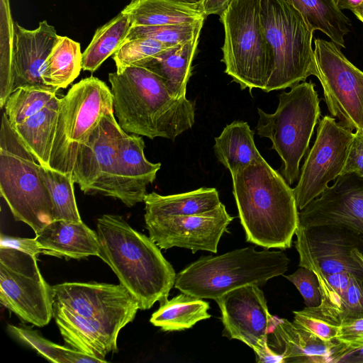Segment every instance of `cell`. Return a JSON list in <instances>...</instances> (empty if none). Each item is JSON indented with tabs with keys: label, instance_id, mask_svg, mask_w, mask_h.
<instances>
[{
	"label": "cell",
	"instance_id": "1",
	"mask_svg": "<svg viewBox=\"0 0 363 363\" xmlns=\"http://www.w3.org/2000/svg\"><path fill=\"white\" fill-rule=\"evenodd\" d=\"M114 116L126 133L172 141L191 128L195 103L176 99L162 79L143 66H130L108 74Z\"/></svg>",
	"mask_w": 363,
	"mask_h": 363
},
{
	"label": "cell",
	"instance_id": "2",
	"mask_svg": "<svg viewBox=\"0 0 363 363\" xmlns=\"http://www.w3.org/2000/svg\"><path fill=\"white\" fill-rule=\"evenodd\" d=\"M247 242L266 249L291 246L299 218L293 189L263 157L231 174Z\"/></svg>",
	"mask_w": 363,
	"mask_h": 363
},
{
	"label": "cell",
	"instance_id": "3",
	"mask_svg": "<svg viewBox=\"0 0 363 363\" xmlns=\"http://www.w3.org/2000/svg\"><path fill=\"white\" fill-rule=\"evenodd\" d=\"M98 257L106 263L133 296L140 310L167 298L177 274L160 247L134 230L121 216L104 214L97 219Z\"/></svg>",
	"mask_w": 363,
	"mask_h": 363
},
{
	"label": "cell",
	"instance_id": "4",
	"mask_svg": "<svg viewBox=\"0 0 363 363\" xmlns=\"http://www.w3.org/2000/svg\"><path fill=\"white\" fill-rule=\"evenodd\" d=\"M290 259L283 251H257L254 247L217 256L203 257L177 274L174 287L181 292L216 300L247 285L262 286L283 275Z\"/></svg>",
	"mask_w": 363,
	"mask_h": 363
},
{
	"label": "cell",
	"instance_id": "5",
	"mask_svg": "<svg viewBox=\"0 0 363 363\" xmlns=\"http://www.w3.org/2000/svg\"><path fill=\"white\" fill-rule=\"evenodd\" d=\"M0 192L16 220L38 234L55 220L52 200L42 165L3 113L0 130Z\"/></svg>",
	"mask_w": 363,
	"mask_h": 363
},
{
	"label": "cell",
	"instance_id": "6",
	"mask_svg": "<svg viewBox=\"0 0 363 363\" xmlns=\"http://www.w3.org/2000/svg\"><path fill=\"white\" fill-rule=\"evenodd\" d=\"M260 19L272 53V70L263 90L292 87L310 75L318 77L313 30L286 0H261Z\"/></svg>",
	"mask_w": 363,
	"mask_h": 363
},
{
	"label": "cell",
	"instance_id": "7",
	"mask_svg": "<svg viewBox=\"0 0 363 363\" xmlns=\"http://www.w3.org/2000/svg\"><path fill=\"white\" fill-rule=\"evenodd\" d=\"M278 97L274 113L257 108L256 129L259 137L272 141V149L282 161L281 174L291 185L299 178L300 162L309 149L314 128L319 121L320 99L312 81L298 83Z\"/></svg>",
	"mask_w": 363,
	"mask_h": 363
},
{
	"label": "cell",
	"instance_id": "8",
	"mask_svg": "<svg viewBox=\"0 0 363 363\" xmlns=\"http://www.w3.org/2000/svg\"><path fill=\"white\" fill-rule=\"evenodd\" d=\"M261 0H233L220 16L225 30L221 48L225 72L241 89H264L272 53L260 19Z\"/></svg>",
	"mask_w": 363,
	"mask_h": 363
},
{
	"label": "cell",
	"instance_id": "9",
	"mask_svg": "<svg viewBox=\"0 0 363 363\" xmlns=\"http://www.w3.org/2000/svg\"><path fill=\"white\" fill-rule=\"evenodd\" d=\"M109 113H113V96L104 82L89 77L72 85L60 99L48 167L72 173L79 146Z\"/></svg>",
	"mask_w": 363,
	"mask_h": 363
},
{
	"label": "cell",
	"instance_id": "10",
	"mask_svg": "<svg viewBox=\"0 0 363 363\" xmlns=\"http://www.w3.org/2000/svg\"><path fill=\"white\" fill-rule=\"evenodd\" d=\"M0 302L24 321L43 327L53 318L54 291L36 256L0 247Z\"/></svg>",
	"mask_w": 363,
	"mask_h": 363
},
{
	"label": "cell",
	"instance_id": "11",
	"mask_svg": "<svg viewBox=\"0 0 363 363\" xmlns=\"http://www.w3.org/2000/svg\"><path fill=\"white\" fill-rule=\"evenodd\" d=\"M314 55L328 109L339 123L363 130V72L333 41L315 39Z\"/></svg>",
	"mask_w": 363,
	"mask_h": 363
},
{
	"label": "cell",
	"instance_id": "12",
	"mask_svg": "<svg viewBox=\"0 0 363 363\" xmlns=\"http://www.w3.org/2000/svg\"><path fill=\"white\" fill-rule=\"evenodd\" d=\"M221 312L223 335L250 347L258 363H284L281 355L268 345V335L279 318L270 314L259 286L247 285L216 300Z\"/></svg>",
	"mask_w": 363,
	"mask_h": 363
},
{
	"label": "cell",
	"instance_id": "13",
	"mask_svg": "<svg viewBox=\"0 0 363 363\" xmlns=\"http://www.w3.org/2000/svg\"><path fill=\"white\" fill-rule=\"evenodd\" d=\"M312 148L301 167L294 190L298 211L318 197L330 182L341 175L354 133L325 116L317 128Z\"/></svg>",
	"mask_w": 363,
	"mask_h": 363
},
{
	"label": "cell",
	"instance_id": "14",
	"mask_svg": "<svg viewBox=\"0 0 363 363\" xmlns=\"http://www.w3.org/2000/svg\"><path fill=\"white\" fill-rule=\"evenodd\" d=\"M299 267L324 275L347 272L363 279V270L352 252H363V237L342 225H321L296 230Z\"/></svg>",
	"mask_w": 363,
	"mask_h": 363
},
{
	"label": "cell",
	"instance_id": "15",
	"mask_svg": "<svg viewBox=\"0 0 363 363\" xmlns=\"http://www.w3.org/2000/svg\"><path fill=\"white\" fill-rule=\"evenodd\" d=\"M54 303L119 331L132 322L139 305L121 284L64 282L53 286Z\"/></svg>",
	"mask_w": 363,
	"mask_h": 363
},
{
	"label": "cell",
	"instance_id": "16",
	"mask_svg": "<svg viewBox=\"0 0 363 363\" xmlns=\"http://www.w3.org/2000/svg\"><path fill=\"white\" fill-rule=\"evenodd\" d=\"M127 134L114 113L104 115L77 151L72 177L86 194L114 196V172L121 139Z\"/></svg>",
	"mask_w": 363,
	"mask_h": 363
},
{
	"label": "cell",
	"instance_id": "17",
	"mask_svg": "<svg viewBox=\"0 0 363 363\" xmlns=\"http://www.w3.org/2000/svg\"><path fill=\"white\" fill-rule=\"evenodd\" d=\"M149 237L160 249L186 248L216 253L221 236L233 220L222 203L215 209L189 216H144Z\"/></svg>",
	"mask_w": 363,
	"mask_h": 363
},
{
	"label": "cell",
	"instance_id": "18",
	"mask_svg": "<svg viewBox=\"0 0 363 363\" xmlns=\"http://www.w3.org/2000/svg\"><path fill=\"white\" fill-rule=\"evenodd\" d=\"M298 225H337L363 237V177L347 173L336 178L318 197L299 211Z\"/></svg>",
	"mask_w": 363,
	"mask_h": 363
},
{
	"label": "cell",
	"instance_id": "19",
	"mask_svg": "<svg viewBox=\"0 0 363 363\" xmlns=\"http://www.w3.org/2000/svg\"><path fill=\"white\" fill-rule=\"evenodd\" d=\"M13 28V91L21 87L48 86L41 72L59 35L55 28L43 21L34 30H28L16 22Z\"/></svg>",
	"mask_w": 363,
	"mask_h": 363
},
{
	"label": "cell",
	"instance_id": "20",
	"mask_svg": "<svg viewBox=\"0 0 363 363\" xmlns=\"http://www.w3.org/2000/svg\"><path fill=\"white\" fill-rule=\"evenodd\" d=\"M141 135L126 134L121 140L114 172V196L128 207L144 201L147 186L156 179L160 163L149 162Z\"/></svg>",
	"mask_w": 363,
	"mask_h": 363
},
{
	"label": "cell",
	"instance_id": "21",
	"mask_svg": "<svg viewBox=\"0 0 363 363\" xmlns=\"http://www.w3.org/2000/svg\"><path fill=\"white\" fill-rule=\"evenodd\" d=\"M53 318L66 344L88 355L105 360L116 352L119 330L84 318L69 308L54 303Z\"/></svg>",
	"mask_w": 363,
	"mask_h": 363
},
{
	"label": "cell",
	"instance_id": "22",
	"mask_svg": "<svg viewBox=\"0 0 363 363\" xmlns=\"http://www.w3.org/2000/svg\"><path fill=\"white\" fill-rule=\"evenodd\" d=\"M267 342L272 350L282 356L284 363L330 362L337 343L323 340L285 318H278L268 335Z\"/></svg>",
	"mask_w": 363,
	"mask_h": 363
},
{
	"label": "cell",
	"instance_id": "23",
	"mask_svg": "<svg viewBox=\"0 0 363 363\" xmlns=\"http://www.w3.org/2000/svg\"><path fill=\"white\" fill-rule=\"evenodd\" d=\"M35 235L45 255L66 259L99 255L97 233L82 221L55 220Z\"/></svg>",
	"mask_w": 363,
	"mask_h": 363
},
{
	"label": "cell",
	"instance_id": "24",
	"mask_svg": "<svg viewBox=\"0 0 363 363\" xmlns=\"http://www.w3.org/2000/svg\"><path fill=\"white\" fill-rule=\"evenodd\" d=\"M122 11L132 26L194 23L206 18L199 1L184 0H132Z\"/></svg>",
	"mask_w": 363,
	"mask_h": 363
},
{
	"label": "cell",
	"instance_id": "25",
	"mask_svg": "<svg viewBox=\"0 0 363 363\" xmlns=\"http://www.w3.org/2000/svg\"><path fill=\"white\" fill-rule=\"evenodd\" d=\"M143 202L145 216H148L199 214L213 210L221 203L216 189L206 187L167 196L152 192L145 195Z\"/></svg>",
	"mask_w": 363,
	"mask_h": 363
},
{
	"label": "cell",
	"instance_id": "26",
	"mask_svg": "<svg viewBox=\"0 0 363 363\" xmlns=\"http://www.w3.org/2000/svg\"><path fill=\"white\" fill-rule=\"evenodd\" d=\"M200 33L161 54L145 66L162 79L169 94L176 99L186 96Z\"/></svg>",
	"mask_w": 363,
	"mask_h": 363
},
{
	"label": "cell",
	"instance_id": "27",
	"mask_svg": "<svg viewBox=\"0 0 363 363\" xmlns=\"http://www.w3.org/2000/svg\"><path fill=\"white\" fill-rule=\"evenodd\" d=\"M213 150L219 162L230 174L262 157L255 145L254 131L242 121L226 125L215 138Z\"/></svg>",
	"mask_w": 363,
	"mask_h": 363
},
{
	"label": "cell",
	"instance_id": "28",
	"mask_svg": "<svg viewBox=\"0 0 363 363\" xmlns=\"http://www.w3.org/2000/svg\"><path fill=\"white\" fill-rule=\"evenodd\" d=\"M60 99L55 96L42 110L12 127L39 163L48 167Z\"/></svg>",
	"mask_w": 363,
	"mask_h": 363
},
{
	"label": "cell",
	"instance_id": "29",
	"mask_svg": "<svg viewBox=\"0 0 363 363\" xmlns=\"http://www.w3.org/2000/svg\"><path fill=\"white\" fill-rule=\"evenodd\" d=\"M160 308L150 321L163 331H180L192 328L198 322L211 318L209 303L185 293L160 302Z\"/></svg>",
	"mask_w": 363,
	"mask_h": 363
},
{
	"label": "cell",
	"instance_id": "30",
	"mask_svg": "<svg viewBox=\"0 0 363 363\" xmlns=\"http://www.w3.org/2000/svg\"><path fill=\"white\" fill-rule=\"evenodd\" d=\"M303 17L313 30H320L339 47L345 48V36L351 30V21L333 0H286Z\"/></svg>",
	"mask_w": 363,
	"mask_h": 363
},
{
	"label": "cell",
	"instance_id": "31",
	"mask_svg": "<svg viewBox=\"0 0 363 363\" xmlns=\"http://www.w3.org/2000/svg\"><path fill=\"white\" fill-rule=\"evenodd\" d=\"M82 62L80 44L67 36L58 35L42 68L44 83L57 90L66 88L79 75Z\"/></svg>",
	"mask_w": 363,
	"mask_h": 363
},
{
	"label": "cell",
	"instance_id": "32",
	"mask_svg": "<svg viewBox=\"0 0 363 363\" xmlns=\"http://www.w3.org/2000/svg\"><path fill=\"white\" fill-rule=\"evenodd\" d=\"M132 25L128 15L122 11L94 33L82 53V69L94 72L124 43Z\"/></svg>",
	"mask_w": 363,
	"mask_h": 363
},
{
	"label": "cell",
	"instance_id": "33",
	"mask_svg": "<svg viewBox=\"0 0 363 363\" xmlns=\"http://www.w3.org/2000/svg\"><path fill=\"white\" fill-rule=\"evenodd\" d=\"M8 332L18 341L35 350L50 362L56 363H103L107 361L88 355L71 347L57 345L37 331L9 324Z\"/></svg>",
	"mask_w": 363,
	"mask_h": 363
},
{
	"label": "cell",
	"instance_id": "34",
	"mask_svg": "<svg viewBox=\"0 0 363 363\" xmlns=\"http://www.w3.org/2000/svg\"><path fill=\"white\" fill-rule=\"evenodd\" d=\"M51 86L21 87L11 92L4 104V112L14 127L42 110L55 96Z\"/></svg>",
	"mask_w": 363,
	"mask_h": 363
},
{
	"label": "cell",
	"instance_id": "35",
	"mask_svg": "<svg viewBox=\"0 0 363 363\" xmlns=\"http://www.w3.org/2000/svg\"><path fill=\"white\" fill-rule=\"evenodd\" d=\"M42 167L53 203L55 220L82 221L76 203L72 173H62L43 165Z\"/></svg>",
	"mask_w": 363,
	"mask_h": 363
},
{
	"label": "cell",
	"instance_id": "36",
	"mask_svg": "<svg viewBox=\"0 0 363 363\" xmlns=\"http://www.w3.org/2000/svg\"><path fill=\"white\" fill-rule=\"evenodd\" d=\"M318 279L321 302L309 307L316 315L340 325V312L352 273L342 272L324 275L314 272Z\"/></svg>",
	"mask_w": 363,
	"mask_h": 363
},
{
	"label": "cell",
	"instance_id": "37",
	"mask_svg": "<svg viewBox=\"0 0 363 363\" xmlns=\"http://www.w3.org/2000/svg\"><path fill=\"white\" fill-rule=\"evenodd\" d=\"M172 48L152 38H140L124 41L112 57L116 69L130 66L145 67L152 60Z\"/></svg>",
	"mask_w": 363,
	"mask_h": 363
},
{
	"label": "cell",
	"instance_id": "38",
	"mask_svg": "<svg viewBox=\"0 0 363 363\" xmlns=\"http://www.w3.org/2000/svg\"><path fill=\"white\" fill-rule=\"evenodd\" d=\"M204 21L164 26H131L125 40L152 38L169 46H178L201 33Z\"/></svg>",
	"mask_w": 363,
	"mask_h": 363
},
{
	"label": "cell",
	"instance_id": "39",
	"mask_svg": "<svg viewBox=\"0 0 363 363\" xmlns=\"http://www.w3.org/2000/svg\"><path fill=\"white\" fill-rule=\"evenodd\" d=\"M337 343L330 362H339L345 356L363 347V318L342 322L335 340Z\"/></svg>",
	"mask_w": 363,
	"mask_h": 363
},
{
	"label": "cell",
	"instance_id": "40",
	"mask_svg": "<svg viewBox=\"0 0 363 363\" xmlns=\"http://www.w3.org/2000/svg\"><path fill=\"white\" fill-rule=\"evenodd\" d=\"M294 322L300 327L313 333L325 341L335 340L340 325L330 323L315 314L309 307L300 311H294Z\"/></svg>",
	"mask_w": 363,
	"mask_h": 363
},
{
	"label": "cell",
	"instance_id": "41",
	"mask_svg": "<svg viewBox=\"0 0 363 363\" xmlns=\"http://www.w3.org/2000/svg\"><path fill=\"white\" fill-rule=\"evenodd\" d=\"M300 292L306 307H315L321 302L319 281L311 269L299 267L293 274L284 276Z\"/></svg>",
	"mask_w": 363,
	"mask_h": 363
},
{
	"label": "cell",
	"instance_id": "42",
	"mask_svg": "<svg viewBox=\"0 0 363 363\" xmlns=\"http://www.w3.org/2000/svg\"><path fill=\"white\" fill-rule=\"evenodd\" d=\"M363 318V279L352 274L340 312L342 322Z\"/></svg>",
	"mask_w": 363,
	"mask_h": 363
},
{
	"label": "cell",
	"instance_id": "43",
	"mask_svg": "<svg viewBox=\"0 0 363 363\" xmlns=\"http://www.w3.org/2000/svg\"><path fill=\"white\" fill-rule=\"evenodd\" d=\"M352 173L363 177V130H356L341 174Z\"/></svg>",
	"mask_w": 363,
	"mask_h": 363
},
{
	"label": "cell",
	"instance_id": "44",
	"mask_svg": "<svg viewBox=\"0 0 363 363\" xmlns=\"http://www.w3.org/2000/svg\"><path fill=\"white\" fill-rule=\"evenodd\" d=\"M0 247L13 248L33 256L43 253L42 249L35 238H24L1 234Z\"/></svg>",
	"mask_w": 363,
	"mask_h": 363
},
{
	"label": "cell",
	"instance_id": "45",
	"mask_svg": "<svg viewBox=\"0 0 363 363\" xmlns=\"http://www.w3.org/2000/svg\"><path fill=\"white\" fill-rule=\"evenodd\" d=\"M233 0H200L202 11L207 17L211 14L220 16L229 7Z\"/></svg>",
	"mask_w": 363,
	"mask_h": 363
},
{
	"label": "cell",
	"instance_id": "46",
	"mask_svg": "<svg viewBox=\"0 0 363 363\" xmlns=\"http://www.w3.org/2000/svg\"><path fill=\"white\" fill-rule=\"evenodd\" d=\"M339 362L341 363H363V347L352 351L343 357Z\"/></svg>",
	"mask_w": 363,
	"mask_h": 363
},
{
	"label": "cell",
	"instance_id": "47",
	"mask_svg": "<svg viewBox=\"0 0 363 363\" xmlns=\"http://www.w3.org/2000/svg\"><path fill=\"white\" fill-rule=\"evenodd\" d=\"M335 5L340 9L355 10L362 3L363 0H333Z\"/></svg>",
	"mask_w": 363,
	"mask_h": 363
},
{
	"label": "cell",
	"instance_id": "48",
	"mask_svg": "<svg viewBox=\"0 0 363 363\" xmlns=\"http://www.w3.org/2000/svg\"><path fill=\"white\" fill-rule=\"evenodd\" d=\"M352 257L358 262L363 270V252L359 250H354L352 252Z\"/></svg>",
	"mask_w": 363,
	"mask_h": 363
},
{
	"label": "cell",
	"instance_id": "49",
	"mask_svg": "<svg viewBox=\"0 0 363 363\" xmlns=\"http://www.w3.org/2000/svg\"><path fill=\"white\" fill-rule=\"evenodd\" d=\"M357 18L363 23V3L352 11Z\"/></svg>",
	"mask_w": 363,
	"mask_h": 363
},
{
	"label": "cell",
	"instance_id": "50",
	"mask_svg": "<svg viewBox=\"0 0 363 363\" xmlns=\"http://www.w3.org/2000/svg\"><path fill=\"white\" fill-rule=\"evenodd\" d=\"M184 1H190V2H198L200 0H184Z\"/></svg>",
	"mask_w": 363,
	"mask_h": 363
}]
</instances>
